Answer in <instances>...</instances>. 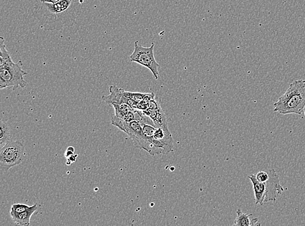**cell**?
I'll list each match as a JSON object with an SVG mask.
<instances>
[{
    "instance_id": "2",
    "label": "cell",
    "mask_w": 305,
    "mask_h": 226,
    "mask_svg": "<svg viewBox=\"0 0 305 226\" xmlns=\"http://www.w3.org/2000/svg\"><path fill=\"white\" fill-rule=\"evenodd\" d=\"M305 107V80L291 83L286 92L274 104V111L282 115L294 114L300 115Z\"/></svg>"
},
{
    "instance_id": "11",
    "label": "cell",
    "mask_w": 305,
    "mask_h": 226,
    "mask_svg": "<svg viewBox=\"0 0 305 226\" xmlns=\"http://www.w3.org/2000/svg\"><path fill=\"white\" fill-rule=\"evenodd\" d=\"M237 217L235 219L234 225L236 226H253L260 225L259 219L255 218L251 219L252 214H245L242 212L241 209H237Z\"/></svg>"
},
{
    "instance_id": "1",
    "label": "cell",
    "mask_w": 305,
    "mask_h": 226,
    "mask_svg": "<svg viewBox=\"0 0 305 226\" xmlns=\"http://www.w3.org/2000/svg\"><path fill=\"white\" fill-rule=\"evenodd\" d=\"M83 0H60L55 3L37 0L32 16L46 31L60 30L75 24L82 10Z\"/></svg>"
},
{
    "instance_id": "3",
    "label": "cell",
    "mask_w": 305,
    "mask_h": 226,
    "mask_svg": "<svg viewBox=\"0 0 305 226\" xmlns=\"http://www.w3.org/2000/svg\"><path fill=\"white\" fill-rule=\"evenodd\" d=\"M269 178L266 182H260L256 178L255 174L248 176L253 183L254 190L255 204L263 205L269 201H275L278 195L284 192V188L280 184L279 175L274 169L268 170Z\"/></svg>"
},
{
    "instance_id": "19",
    "label": "cell",
    "mask_w": 305,
    "mask_h": 226,
    "mask_svg": "<svg viewBox=\"0 0 305 226\" xmlns=\"http://www.w3.org/2000/svg\"><path fill=\"white\" fill-rule=\"evenodd\" d=\"M75 154V152L69 151V150L67 149L66 152H65V157H67V158H68L69 157V156L73 155V154Z\"/></svg>"
},
{
    "instance_id": "6",
    "label": "cell",
    "mask_w": 305,
    "mask_h": 226,
    "mask_svg": "<svg viewBox=\"0 0 305 226\" xmlns=\"http://www.w3.org/2000/svg\"><path fill=\"white\" fill-rule=\"evenodd\" d=\"M25 155L24 145L19 141L10 140L0 149V167L7 172L11 167L21 164Z\"/></svg>"
},
{
    "instance_id": "18",
    "label": "cell",
    "mask_w": 305,
    "mask_h": 226,
    "mask_svg": "<svg viewBox=\"0 0 305 226\" xmlns=\"http://www.w3.org/2000/svg\"><path fill=\"white\" fill-rule=\"evenodd\" d=\"M78 156V154L75 153L73 154V155L69 156V157L67 158V159L70 160L71 162H75L76 160V158H77Z\"/></svg>"
},
{
    "instance_id": "23",
    "label": "cell",
    "mask_w": 305,
    "mask_h": 226,
    "mask_svg": "<svg viewBox=\"0 0 305 226\" xmlns=\"http://www.w3.org/2000/svg\"><path fill=\"white\" fill-rule=\"evenodd\" d=\"M304 115H305V112H304Z\"/></svg>"
},
{
    "instance_id": "5",
    "label": "cell",
    "mask_w": 305,
    "mask_h": 226,
    "mask_svg": "<svg viewBox=\"0 0 305 226\" xmlns=\"http://www.w3.org/2000/svg\"><path fill=\"white\" fill-rule=\"evenodd\" d=\"M111 120L112 125L118 127L121 131H124L129 136V137L133 141L136 148L144 149L150 155H152L153 148L143 133L141 123L137 120L132 121L130 122H125L122 119L117 117L115 114L111 116Z\"/></svg>"
},
{
    "instance_id": "13",
    "label": "cell",
    "mask_w": 305,
    "mask_h": 226,
    "mask_svg": "<svg viewBox=\"0 0 305 226\" xmlns=\"http://www.w3.org/2000/svg\"><path fill=\"white\" fill-rule=\"evenodd\" d=\"M112 106L115 109V114L117 117L120 119L125 118V116L130 112V111L133 110V108L129 104L126 103H114L112 104Z\"/></svg>"
},
{
    "instance_id": "15",
    "label": "cell",
    "mask_w": 305,
    "mask_h": 226,
    "mask_svg": "<svg viewBox=\"0 0 305 226\" xmlns=\"http://www.w3.org/2000/svg\"><path fill=\"white\" fill-rule=\"evenodd\" d=\"M121 92L125 97L129 98L137 102L142 101L145 96L147 95V93L130 92V91H125L123 89H121Z\"/></svg>"
},
{
    "instance_id": "14",
    "label": "cell",
    "mask_w": 305,
    "mask_h": 226,
    "mask_svg": "<svg viewBox=\"0 0 305 226\" xmlns=\"http://www.w3.org/2000/svg\"><path fill=\"white\" fill-rule=\"evenodd\" d=\"M10 53L7 50L5 39L0 38V65H3L11 60Z\"/></svg>"
},
{
    "instance_id": "10",
    "label": "cell",
    "mask_w": 305,
    "mask_h": 226,
    "mask_svg": "<svg viewBox=\"0 0 305 226\" xmlns=\"http://www.w3.org/2000/svg\"><path fill=\"white\" fill-rule=\"evenodd\" d=\"M37 203H35L34 205L30 206V207L28 210H26V211L11 216L13 221L17 225L22 226L30 225L31 217L37 211Z\"/></svg>"
},
{
    "instance_id": "21",
    "label": "cell",
    "mask_w": 305,
    "mask_h": 226,
    "mask_svg": "<svg viewBox=\"0 0 305 226\" xmlns=\"http://www.w3.org/2000/svg\"><path fill=\"white\" fill-rule=\"evenodd\" d=\"M67 150H69V151L75 152V148H74L73 147H69L68 148H67Z\"/></svg>"
},
{
    "instance_id": "8",
    "label": "cell",
    "mask_w": 305,
    "mask_h": 226,
    "mask_svg": "<svg viewBox=\"0 0 305 226\" xmlns=\"http://www.w3.org/2000/svg\"><path fill=\"white\" fill-rule=\"evenodd\" d=\"M109 91L110 94L109 95L102 96V100L107 104L112 106L114 103H126L134 109L138 108V102L123 96L121 88H118L116 86H111L109 87Z\"/></svg>"
},
{
    "instance_id": "12",
    "label": "cell",
    "mask_w": 305,
    "mask_h": 226,
    "mask_svg": "<svg viewBox=\"0 0 305 226\" xmlns=\"http://www.w3.org/2000/svg\"><path fill=\"white\" fill-rule=\"evenodd\" d=\"M10 140V129L6 123H0V149L2 148Z\"/></svg>"
},
{
    "instance_id": "20",
    "label": "cell",
    "mask_w": 305,
    "mask_h": 226,
    "mask_svg": "<svg viewBox=\"0 0 305 226\" xmlns=\"http://www.w3.org/2000/svg\"><path fill=\"white\" fill-rule=\"evenodd\" d=\"M39 1L42 2H48V3H55V2H59L60 0H39Z\"/></svg>"
},
{
    "instance_id": "17",
    "label": "cell",
    "mask_w": 305,
    "mask_h": 226,
    "mask_svg": "<svg viewBox=\"0 0 305 226\" xmlns=\"http://www.w3.org/2000/svg\"><path fill=\"white\" fill-rule=\"evenodd\" d=\"M256 178L260 182H266L269 178V173L268 172L260 171L258 172L257 174H255Z\"/></svg>"
},
{
    "instance_id": "7",
    "label": "cell",
    "mask_w": 305,
    "mask_h": 226,
    "mask_svg": "<svg viewBox=\"0 0 305 226\" xmlns=\"http://www.w3.org/2000/svg\"><path fill=\"white\" fill-rule=\"evenodd\" d=\"M154 44L150 47H144L139 44L138 41L134 44V50L130 56V61L136 62L151 71L154 78H159L158 67L160 64L156 62L154 54Z\"/></svg>"
},
{
    "instance_id": "22",
    "label": "cell",
    "mask_w": 305,
    "mask_h": 226,
    "mask_svg": "<svg viewBox=\"0 0 305 226\" xmlns=\"http://www.w3.org/2000/svg\"><path fill=\"white\" fill-rule=\"evenodd\" d=\"M68 160L69 161H67V165H71V163H72V162H71L70 160Z\"/></svg>"
},
{
    "instance_id": "16",
    "label": "cell",
    "mask_w": 305,
    "mask_h": 226,
    "mask_svg": "<svg viewBox=\"0 0 305 226\" xmlns=\"http://www.w3.org/2000/svg\"><path fill=\"white\" fill-rule=\"evenodd\" d=\"M30 207V206L28 205L21 204V203H15V204H13L11 208V216H13L15 215V214L21 213L22 212L26 211V210H28Z\"/></svg>"
},
{
    "instance_id": "4",
    "label": "cell",
    "mask_w": 305,
    "mask_h": 226,
    "mask_svg": "<svg viewBox=\"0 0 305 226\" xmlns=\"http://www.w3.org/2000/svg\"><path fill=\"white\" fill-rule=\"evenodd\" d=\"M28 73L22 69L21 60L14 63L13 60L0 65V89H16L26 88L27 82L24 77Z\"/></svg>"
},
{
    "instance_id": "9",
    "label": "cell",
    "mask_w": 305,
    "mask_h": 226,
    "mask_svg": "<svg viewBox=\"0 0 305 226\" xmlns=\"http://www.w3.org/2000/svg\"><path fill=\"white\" fill-rule=\"evenodd\" d=\"M143 111L151 119L156 127H168L167 118L161 106L154 109L149 108Z\"/></svg>"
}]
</instances>
